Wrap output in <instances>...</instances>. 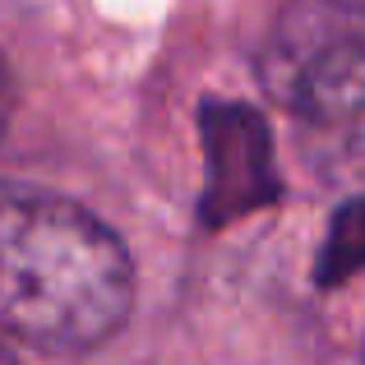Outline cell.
Listing matches in <instances>:
<instances>
[{"mask_svg":"<svg viewBox=\"0 0 365 365\" xmlns=\"http://www.w3.org/2000/svg\"><path fill=\"white\" fill-rule=\"evenodd\" d=\"M134 301L120 236L83 204L0 185V329L37 351L102 347Z\"/></svg>","mask_w":365,"mask_h":365,"instance_id":"obj_1","label":"cell"},{"mask_svg":"<svg viewBox=\"0 0 365 365\" xmlns=\"http://www.w3.org/2000/svg\"><path fill=\"white\" fill-rule=\"evenodd\" d=\"M268 79L292 111L305 167L365 195V24L333 0L301 5L277 37Z\"/></svg>","mask_w":365,"mask_h":365,"instance_id":"obj_2","label":"cell"},{"mask_svg":"<svg viewBox=\"0 0 365 365\" xmlns=\"http://www.w3.org/2000/svg\"><path fill=\"white\" fill-rule=\"evenodd\" d=\"M199 134H204V190H199V222L204 227H232L282 195L273 134L255 107L204 102Z\"/></svg>","mask_w":365,"mask_h":365,"instance_id":"obj_3","label":"cell"},{"mask_svg":"<svg viewBox=\"0 0 365 365\" xmlns=\"http://www.w3.org/2000/svg\"><path fill=\"white\" fill-rule=\"evenodd\" d=\"M365 268V195H356L338 217H333L329 236L319 245V264H314V277L324 287L347 282L351 273Z\"/></svg>","mask_w":365,"mask_h":365,"instance_id":"obj_4","label":"cell"},{"mask_svg":"<svg viewBox=\"0 0 365 365\" xmlns=\"http://www.w3.org/2000/svg\"><path fill=\"white\" fill-rule=\"evenodd\" d=\"M9 116H14V70H9V61L0 56V139H5V130H9Z\"/></svg>","mask_w":365,"mask_h":365,"instance_id":"obj_5","label":"cell"},{"mask_svg":"<svg viewBox=\"0 0 365 365\" xmlns=\"http://www.w3.org/2000/svg\"><path fill=\"white\" fill-rule=\"evenodd\" d=\"M0 365H19V361H14V356H9V351H5V347H0Z\"/></svg>","mask_w":365,"mask_h":365,"instance_id":"obj_6","label":"cell"}]
</instances>
